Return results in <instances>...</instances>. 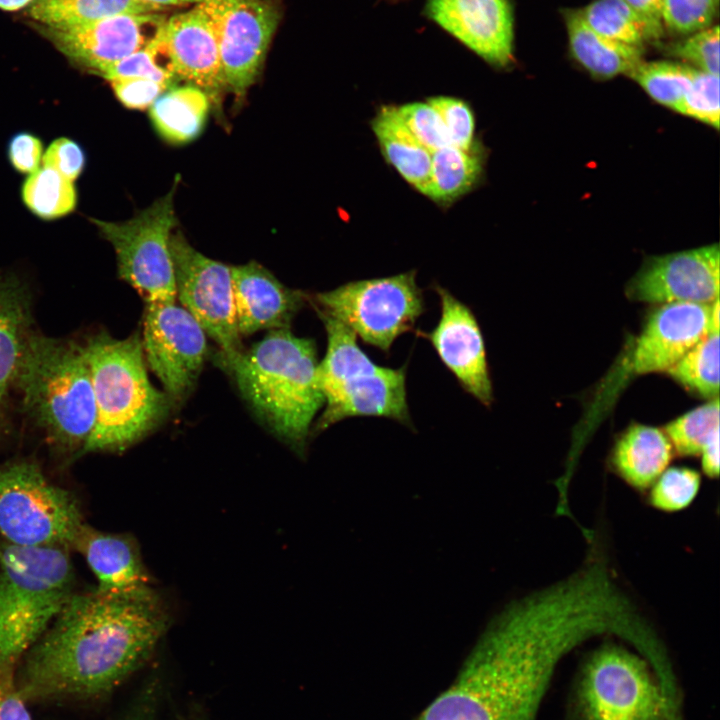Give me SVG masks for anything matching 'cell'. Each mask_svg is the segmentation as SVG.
Listing matches in <instances>:
<instances>
[{"mask_svg": "<svg viewBox=\"0 0 720 720\" xmlns=\"http://www.w3.org/2000/svg\"><path fill=\"white\" fill-rule=\"evenodd\" d=\"M169 626L154 591L139 598L73 593L21 658L25 700L104 695L152 656Z\"/></svg>", "mask_w": 720, "mask_h": 720, "instance_id": "obj_1", "label": "cell"}, {"mask_svg": "<svg viewBox=\"0 0 720 720\" xmlns=\"http://www.w3.org/2000/svg\"><path fill=\"white\" fill-rule=\"evenodd\" d=\"M552 676L531 636L493 620L450 686L414 720H537Z\"/></svg>", "mask_w": 720, "mask_h": 720, "instance_id": "obj_2", "label": "cell"}, {"mask_svg": "<svg viewBox=\"0 0 720 720\" xmlns=\"http://www.w3.org/2000/svg\"><path fill=\"white\" fill-rule=\"evenodd\" d=\"M14 390L23 413L52 448L66 456L84 454L96 420L84 344L33 330Z\"/></svg>", "mask_w": 720, "mask_h": 720, "instance_id": "obj_3", "label": "cell"}, {"mask_svg": "<svg viewBox=\"0 0 720 720\" xmlns=\"http://www.w3.org/2000/svg\"><path fill=\"white\" fill-rule=\"evenodd\" d=\"M314 340L273 329L225 370L263 423L295 451L305 449L312 421L324 405Z\"/></svg>", "mask_w": 720, "mask_h": 720, "instance_id": "obj_4", "label": "cell"}, {"mask_svg": "<svg viewBox=\"0 0 720 720\" xmlns=\"http://www.w3.org/2000/svg\"><path fill=\"white\" fill-rule=\"evenodd\" d=\"M84 348L96 406L84 454L121 452L157 428L174 404L149 380L139 332L118 339L103 330Z\"/></svg>", "mask_w": 720, "mask_h": 720, "instance_id": "obj_5", "label": "cell"}, {"mask_svg": "<svg viewBox=\"0 0 720 720\" xmlns=\"http://www.w3.org/2000/svg\"><path fill=\"white\" fill-rule=\"evenodd\" d=\"M69 551L0 544V671L16 670L73 595Z\"/></svg>", "mask_w": 720, "mask_h": 720, "instance_id": "obj_6", "label": "cell"}, {"mask_svg": "<svg viewBox=\"0 0 720 720\" xmlns=\"http://www.w3.org/2000/svg\"><path fill=\"white\" fill-rule=\"evenodd\" d=\"M322 322L327 348L316 377L326 405L314 431L356 416L385 417L411 426L406 365H377L359 347L351 329L333 318Z\"/></svg>", "mask_w": 720, "mask_h": 720, "instance_id": "obj_7", "label": "cell"}, {"mask_svg": "<svg viewBox=\"0 0 720 720\" xmlns=\"http://www.w3.org/2000/svg\"><path fill=\"white\" fill-rule=\"evenodd\" d=\"M576 720H682L639 653L605 643L585 660L573 696Z\"/></svg>", "mask_w": 720, "mask_h": 720, "instance_id": "obj_8", "label": "cell"}, {"mask_svg": "<svg viewBox=\"0 0 720 720\" xmlns=\"http://www.w3.org/2000/svg\"><path fill=\"white\" fill-rule=\"evenodd\" d=\"M85 524L77 499L30 460L0 466V534L25 547L73 548Z\"/></svg>", "mask_w": 720, "mask_h": 720, "instance_id": "obj_9", "label": "cell"}, {"mask_svg": "<svg viewBox=\"0 0 720 720\" xmlns=\"http://www.w3.org/2000/svg\"><path fill=\"white\" fill-rule=\"evenodd\" d=\"M307 299L316 311L343 323L364 343L385 353L400 335L414 329L425 311L415 271L351 281Z\"/></svg>", "mask_w": 720, "mask_h": 720, "instance_id": "obj_10", "label": "cell"}, {"mask_svg": "<svg viewBox=\"0 0 720 720\" xmlns=\"http://www.w3.org/2000/svg\"><path fill=\"white\" fill-rule=\"evenodd\" d=\"M177 180L165 196L128 221L91 219L115 250L119 277L138 292L145 305L175 303L177 297L169 246L176 225Z\"/></svg>", "mask_w": 720, "mask_h": 720, "instance_id": "obj_11", "label": "cell"}, {"mask_svg": "<svg viewBox=\"0 0 720 720\" xmlns=\"http://www.w3.org/2000/svg\"><path fill=\"white\" fill-rule=\"evenodd\" d=\"M176 296L220 348L218 364L225 368L243 351L237 329L231 266L193 248L180 233L170 237Z\"/></svg>", "mask_w": 720, "mask_h": 720, "instance_id": "obj_12", "label": "cell"}, {"mask_svg": "<svg viewBox=\"0 0 720 720\" xmlns=\"http://www.w3.org/2000/svg\"><path fill=\"white\" fill-rule=\"evenodd\" d=\"M220 52L226 88L238 97L255 82L280 21L274 0H203Z\"/></svg>", "mask_w": 720, "mask_h": 720, "instance_id": "obj_13", "label": "cell"}, {"mask_svg": "<svg viewBox=\"0 0 720 720\" xmlns=\"http://www.w3.org/2000/svg\"><path fill=\"white\" fill-rule=\"evenodd\" d=\"M142 345L146 363L174 405L191 392L207 356L206 333L175 303L145 305Z\"/></svg>", "mask_w": 720, "mask_h": 720, "instance_id": "obj_14", "label": "cell"}, {"mask_svg": "<svg viewBox=\"0 0 720 720\" xmlns=\"http://www.w3.org/2000/svg\"><path fill=\"white\" fill-rule=\"evenodd\" d=\"M166 20L157 12L123 14L74 26H46L42 31L73 63L101 75L156 38Z\"/></svg>", "mask_w": 720, "mask_h": 720, "instance_id": "obj_15", "label": "cell"}, {"mask_svg": "<svg viewBox=\"0 0 720 720\" xmlns=\"http://www.w3.org/2000/svg\"><path fill=\"white\" fill-rule=\"evenodd\" d=\"M720 250L717 244L649 258L627 285L636 301L711 304L719 298Z\"/></svg>", "mask_w": 720, "mask_h": 720, "instance_id": "obj_16", "label": "cell"}, {"mask_svg": "<svg viewBox=\"0 0 720 720\" xmlns=\"http://www.w3.org/2000/svg\"><path fill=\"white\" fill-rule=\"evenodd\" d=\"M440 300V318L430 332H418L427 339L444 366L463 390L481 404L493 402V387L485 342L478 321L465 303L448 290L435 286Z\"/></svg>", "mask_w": 720, "mask_h": 720, "instance_id": "obj_17", "label": "cell"}, {"mask_svg": "<svg viewBox=\"0 0 720 720\" xmlns=\"http://www.w3.org/2000/svg\"><path fill=\"white\" fill-rule=\"evenodd\" d=\"M426 15L488 64L513 59V15L509 0H427Z\"/></svg>", "mask_w": 720, "mask_h": 720, "instance_id": "obj_18", "label": "cell"}, {"mask_svg": "<svg viewBox=\"0 0 720 720\" xmlns=\"http://www.w3.org/2000/svg\"><path fill=\"white\" fill-rule=\"evenodd\" d=\"M711 304H660L649 315L636 341L634 372H667L674 366L710 332Z\"/></svg>", "mask_w": 720, "mask_h": 720, "instance_id": "obj_19", "label": "cell"}, {"mask_svg": "<svg viewBox=\"0 0 720 720\" xmlns=\"http://www.w3.org/2000/svg\"><path fill=\"white\" fill-rule=\"evenodd\" d=\"M163 36L179 81L198 87L217 103L226 83L218 42L202 2L167 18Z\"/></svg>", "mask_w": 720, "mask_h": 720, "instance_id": "obj_20", "label": "cell"}, {"mask_svg": "<svg viewBox=\"0 0 720 720\" xmlns=\"http://www.w3.org/2000/svg\"><path fill=\"white\" fill-rule=\"evenodd\" d=\"M72 549L84 557L95 575V592L124 598H139L154 592L132 537L102 532L85 523Z\"/></svg>", "mask_w": 720, "mask_h": 720, "instance_id": "obj_21", "label": "cell"}, {"mask_svg": "<svg viewBox=\"0 0 720 720\" xmlns=\"http://www.w3.org/2000/svg\"><path fill=\"white\" fill-rule=\"evenodd\" d=\"M231 275L240 336L289 328L306 298L303 293L287 288L256 262L231 266Z\"/></svg>", "mask_w": 720, "mask_h": 720, "instance_id": "obj_22", "label": "cell"}, {"mask_svg": "<svg viewBox=\"0 0 720 720\" xmlns=\"http://www.w3.org/2000/svg\"><path fill=\"white\" fill-rule=\"evenodd\" d=\"M33 330L29 289L15 276L0 277V429L20 359Z\"/></svg>", "mask_w": 720, "mask_h": 720, "instance_id": "obj_23", "label": "cell"}, {"mask_svg": "<svg viewBox=\"0 0 720 720\" xmlns=\"http://www.w3.org/2000/svg\"><path fill=\"white\" fill-rule=\"evenodd\" d=\"M672 444L659 428L631 425L615 442L609 465L629 487L646 493L668 468L673 458Z\"/></svg>", "mask_w": 720, "mask_h": 720, "instance_id": "obj_24", "label": "cell"}, {"mask_svg": "<svg viewBox=\"0 0 720 720\" xmlns=\"http://www.w3.org/2000/svg\"><path fill=\"white\" fill-rule=\"evenodd\" d=\"M571 52L592 75L612 78L630 74L644 61L643 49L608 39L594 31L580 10L564 13Z\"/></svg>", "mask_w": 720, "mask_h": 720, "instance_id": "obj_25", "label": "cell"}, {"mask_svg": "<svg viewBox=\"0 0 720 720\" xmlns=\"http://www.w3.org/2000/svg\"><path fill=\"white\" fill-rule=\"evenodd\" d=\"M371 125L387 162L407 183L418 192L425 194L430 177L432 153L412 135L397 107H381Z\"/></svg>", "mask_w": 720, "mask_h": 720, "instance_id": "obj_26", "label": "cell"}, {"mask_svg": "<svg viewBox=\"0 0 720 720\" xmlns=\"http://www.w3.org/2000/svg\"><path fill=\"white\" fill-rule=\"evenodd\" d=\"M209 108L208 95L187 84L160 95L151 105L150 116L161 137L172 144H184L200 134Z\"/></svg>", "mask_w": 720, "mask_h": 720, "instance_id": "obj_27", "label": "cell"}, {"mask_svg": "<svg viewBox=\"0 0 720 720\" xmlns=\"http://www.w3.org/2000/svg\"><path fill=\"white\" fill-rule=\"evenodd\" d=\"M483 172L482 153L476 145L462 150L452 145L432 152L425 196L440 205H449L479 182Z\"/></svg>", "mask_w": 720, "mask_h": 720, "instance_id": "obj_28", "label": "cell"}, {"mask_svg": "<svg viewBox=\"0 0 720 720\" xmlns=\"http://www.w3.org/2000/svg\"><path fill=\"white\" fill-rule=\"evenodd\" d=\"M157 11L158 8L141 0H37L30 15L49 27H67L117 15Z\"/></svg>", "mask_w": 720, "mask_h": 720, "instance_id": "obj_29", "label": "cell"}, {"mask_svg": "<svg viewBox=\"0 0 720 720\" xmlns=\"http://www.w3.org/2000/svg\"><path fill=\"white\" fill-rule=\"evenodd\" d=\"M22 198L33 214L46 220L71 213L77 203L73 181L47 166L37 169L25 180Z\"/></svg>", "mask_w": 720, "mask_h": 720, "instance_id": "obj_30", "label": "cell"}, {"mask_svg": "<svg viewBox=\"0 0 720 720\" xmlns=\"http://www.w3.org/2000/svg\"><path fill=\"white\" fill-rule=\"evenodd\" d=\"M580 12L594 31L608 39L643 50L650 43L644 25L625 0H595Z\"/></svg>", "mask_w": 720, "mask_h": 720, "instance_id": "obj_31", "label": "cell"}, {"mask_svg": "<svg viewBox=\"0 0 720 720\" xmlns=\"http://www.w3.org/2000/svg\"><path fill=\"white\" fill-rule=\"evenodd\" d=\"M667 373L690 390L716 398L719 392V332H709Z\"/></svg>", "mask_w": 720, "mask_h": 720, "instance_id": "obj_32", "label": "cell"}, {"mask_svg": "<svg viewBox=\"0 0 720 720\" xmlns=\"http://www.w3.org/2000/svg\"><path fill=\"white\" fill-rule=\"evenodd\" d=\"M695 68L680 62L643 61L631 74L656 102L676 112L688 92Z\"/></svg>", "mask_w": 720, "mask_h": 720, "instance_id": "obj_33", "label": "cell"}, {"mask_svg": "<svg viewBox=\"0 0 720 720\" xmlns=\"http://www.w3.org/2000/svg\"><path fill=\"white\" fill-rule=\"evenodd\" d=\"M663 431L680 456H700L703 448L719 432V399H711L668 423Z\"/></svg>", "mask_w": 720, "mask_h": 720, "instance_id": "obj_34", "label": "cell"}, {"mask_svg": "<svg viewBox=\"0 0 720 720\" xmlns=\"http://www.w3.org/2000/svg\"><path fill=\"white\" fill-rule=\"evenodd\" d=\"M101 76L108 81L128 77L148 78L170 86H175L179 81L164 40L163 29L146 46L106 68Z\"/></svg>", "mask_w": 720, "mask_h": 720, "instance_id": "obj_35", "label": "cell"}, {"mask_svg": "<svg viewBox=\"0 0 720 720\" xmlns=\"http://www.w3.org/2000/svg\"><path fill=\"white\" fill-rule=\"evenodd\" d=\"M701 474L685 466L666 468L646 492L647 503L656 510L674 513L689 507L701 487Z\"/></svg>", "mask_w": 720, "mask_h": 720, "instance_id": "obj_36", "label": "cell"}, {"mask_svg": "<svg viewBox=\"0 0 720 720\" xmlns=\"http://www.w3.org/2000/svg\"><path fill=\"white\" fill-rule=\"evenodd\" d=\"M718 5L719 0H662L665 30L689 35L710 27Z\"/></svg>", "mask_w": 720, "mask_h": 720, "instance_id": "obj_37", "label": "cell"}, {"mask_svg": "<svg viewBox=\"0 0 720 720\" xmlns=\"http://www.w3.org/2000/svg\"><path fill=\"white\" fill-rule=\"evenodd\" d=\"M678 113L718 129L720 121L719 75L696 69Z\"/></svg>", "mask_w": 720, "mask_h": 720, "instance_id": "obj_38", "label": "cell"}, {"mask_svg": "<svg viewBox=\"0 0 720 720\" xmlns=\"http://www.w3.org/2000/svg\"><path fill=\"white\" fill-rule=\"evenodd\" d=\"M686 36L668 47L669 54L697 70L719 75V27L710 26Z\"/></svg>", "mask_w": 720, "mask_h": 720, "instance_id": "obj_39", "label": "cell"}, {"mask_svg": "<svg viewBox=\"0 0 720 720\" xmlns=\"http://www.w3.org/2000/svg\"><path fill=\"white\" fill-rule=\"evenodd\" d=\"M440 116L450 145L462 150L474 147L475 118L470 106L463 100L437 96L427 100Z\"/></svg>", "mask_w": 720, "mask_h": 720, "instance_id": "obj_40", "label": "cell"}, {"mask_svg": "<svg viewBox=\"0 0 720 720\" xmlns=\"http://www.w3.org/2000/svg\"><path fill=\"white\" fill-rule=\"evenodd\" d=\"M397 109L412 135L431 153L450 145L443 122L429 103H407Z\"/></svg>", "mask_w": 720, "mask_h": 720, "instance_id": "obj_41", "label": "cell"}, {"mask_svg": "<svg viewBox=\"0 0 720 720\" xmlns=\"http://www.w3.org/2000/svg\"><path fill=\"white\" fill-rule=\"evenodd\" d=\"M114 94L127 108L144 109L167 90L175 87L148 78L128 77L110 80Z\"/></svg>", "mask_w": 720, "mask_h": 720, "instance_id": "obj_42", "label": "cell"}, {"mask_svg": "<svg viewBox=\"0 0 720 720\" xmlns=\"http://www.w3.org/2000/svg\"><path fill=\"white\" fill-rule=\"evenodd\" d=\"M44 166L58 171L74 181L85 167L86 157L82 147L75 141L61 137L54 140L43 157Z\"/></svg>", "mask_w": 720, "mask_h": 720, "instance_id": "obj_43", "label": "cell"}, {"mask_svg": "<svg viewBox=\"0 0 720 720\" xmlns=\"http://www.w3.org/2000/svg\"><path fill=\"white\" fill-rule=\"evenodd\" d=\"M42 156V143L38 137L28 132H20L11 137L8 143V158L15 170L20 173H33L38 169Z\"/></svg>", "mask_w": 720, "mask_h": 720, "instance_id": "obj_44", "label": "cell"}, {"mask_svg": "<svg viewBox=\"0 0 720 720\" xmlns=\"http://www.w3.org/2000/svg\"><path fill=\"white\" fill-rule=\"evenodd\" d=\"M15 671L0 672V720H32L18 690Z\"/></svg>", "mask_w": 720, "mask_h": 720, "instance_id": "obj_45", "label": "cell"}, {"mask_svg": "<svg viewBox=\"0 0 720 720\" xmlns=\"http://www.w3.org/2000/svg\"><path fill=\"white\" fill-rule=\"evenodd\" d=\"M641 20L650 43L659 42L664 34L662 0H625Z\"/></svg>", "mask_w": 720, "mask_h": 720, "instance_id": "obj_46", "label": "cell"}, {"mask_svg": "<svg viewBox=\"0 0 720 720\" xmlns=\"http://www.w3.org/2000/svg\"><path fill=\"white\" fill-rule=\"evenodd\" d=\"M160 696L157 686L146 684L122 720H156Z\"/></svg>", "mask_w": 720, "mask_h": 720, "instance_id": "obj_47", "label": "cell"}, {"mask_svg": "<svg viewBox=\"0 0 720 720\" xmlns=\"http://www.w3.org/2000/svg\"><path fill=\"white\" fill-rule=\"evenodd\" d=\"M700 457L703 473L711 479L717 478L719 474V432L706 444Z\"/></svg>", "mask_w": 720, "mask_h": 720, "instance_id": "obj_48", "label": "cell"}, {"mask_svg": "<svg viewBox=\"0 0 720 720\" xmlns=\"http://www.w3.org/2000/svg\"><path fill=\"white\" fill-rule=\"evenodd\" d=\"M141 1L161 10L162 8H164L166 6H179V5H188V4L195 5V4L202 2L203 0H141Z\"/></svg>", "mask_w": 720, "mask_h": 720, "instance_id": "obj_49", "label": "cell"}, {"mask_svg": "<svg viewBox=\"0 0 720 720\" xmlns=\"http://www.w3.org/2000/svg\"><path fill=\"white\" fill-rule=\"evenodd\" d=\"M719 298L715 299L711 304L710 310V332H719Z\"/></svg>", "mask_w": 720, "mask_h": 720, "instance_id": "obj_50", "label": "cell"}, {"mask_svg": "<svg viewBox=\"0 0 720 720\" xmlns=\"http://www.w3.org/2000/svg\"><path fill=\"white\" fill-rule=\"evenodd\" d=\"M32 0H0V8L7 11H14L28 5Z\"/></svg>", "mask_w": 720, "mask_h": 720, "instance_id": "obj_51", "label": "cell"}]
</instances>
